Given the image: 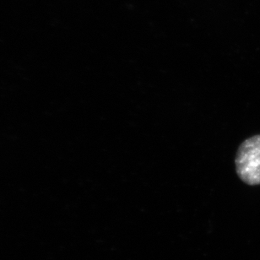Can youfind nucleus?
Listing matches in <instances>:
<instances>
[{"label":"nucleus","instance_id":"nucleus-1","mask_svg":"<svg viewBox=\"0 0 260 260\" xmlns=\"http://www.w3.org/2000/svg\"><path fill=\"white\" fill-rule=\"evenodd\" d=\"M235 163L241 180L248 185L260 184V135L242 143L236 155Z\"/></svg>","mask_w":260,"mask_h":260}]
</instances>
